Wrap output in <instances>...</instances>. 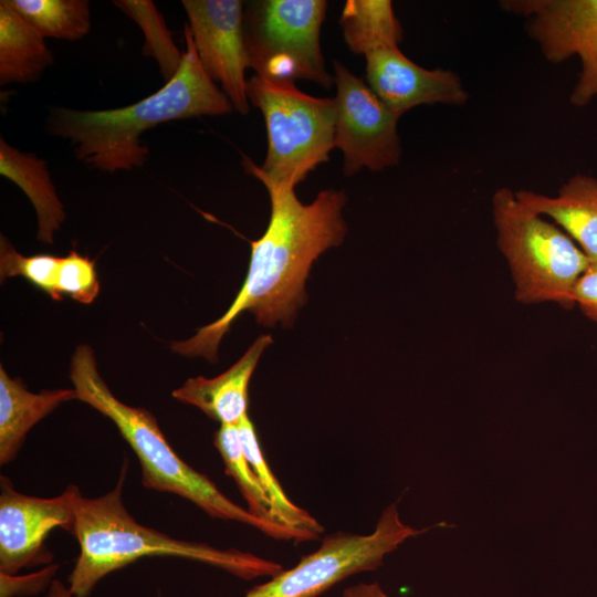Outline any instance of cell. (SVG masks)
I'll return each mask as SVG.
<instances>
[{"mask_svg": "<svg viewBox=\"0 0 597 597\" xmlns=\"http://www.w3.org/2000/svg\"><path fill=\"white\" fill-rule=\"evenodd\" d=\"M264 186L271 216L262 237L251 242L242 286L222 316L198 328L191 338L174 342V353L217 362L222 337L245 311L264 326L290 324L305 302V282L313 262L328 248L342 243L346 233L342 210L347 200L343 190H322L310 205H303L294 187Z\"/></svg>", "mask_w": 597, "mask_h": 597, "instance_id": "1", "label": "cell"}, {"mask_svg": "<svg viewBox=\"0 0 597 597\" xmlns=\"http://www.w3.org/2000/svg\"><path fill=\"white\" fill-rule=\"evenodd\" d=\"M184 36L180 69L161 88L119 108L55 107L46 117V134L69 140L85 166L114 174L146 165L150 151L140 139L145 132L168 122L229 114L233 106L202 67L187 24Z\"/></svg>", "mask_w": 597, "mask_h": 597, "instance_id": "2", "label": "cell"}, {"mask_svg": "<svg viewBox=\"0 0 597 597\" xmlns=\"http://www.w3.org/2000/svg\"><path fill=\"white\" fill-rule=\"evenodd\" d=\"M126 470L125 462L117 484L104 495L90 499L81 494L76 500L73 535L80 554L69 576L73 597H88L107 574L143 557L190 559L243 579L273 577L283 570L280 563L251 553L175 538L139 524L122 499Z\"/></svg>", "mask_w": 597, "mask_h": 597, "instance_id": "3", "label": "cell"}, {"mask_svg": "<svg viewBox=\"0 0 597 597\" xmlns=\"http://www.w3.org/2000/svg\"><path fill=\"white\" fill-rule=\"evenodd\" d=\"M70 378L76 399L109 418L130 446L139 460L145 488L176 494L214 519L255 527L276 540H313L307 533L255 516L224 495L207 475L188 465L169 446L149 410L128 406L113 395L97 370L88 345L76 347Z\"/></svg>", "mask_w": 597, "mask_h": 597, "instance_id": "4", "label": "cell"}, {"mask_svg": "<svg viewBox=\"0 0 597 597\" xmlns=\"http://www.w3.org/2000/svg\"><path fill=\"white\" fill-rule=\"evenodd\" d=\"M492 217L516 301L574 307L576 284L590 265L574 240L558 226L527 209L507 187L494 191Z\"/></svg>", "mask_w": 597, "mask_h": 597, "instance_id": "5", "label": "cell"}, {"mask_svg": "<svg viewBox=\"0 0 597 597\" xmlns=\"http://www.w3.org/2000/svg\"><path fill=\"white\" fill-rule=\"evenodd\" d=\"M249 102L265 122L268 151L261 166L242 157L247 174L263 185L294 187L323 163L335 148L334 98H320L301 92L294 82L253 75L247 83Z\"/></svg>", "mask_w": 597, "mask_h": 597, "instance_id": "6", "label": "cell"}, {"mask_svg": "<svg viewBox=\"0 0 597 597\" xmlns=\"http://www.w3.org/2000/svg\"><path fill=\"white\" fill-rule=\"evenodd\" d=\"M327 2L323 0H262L243 9L250 69L274 81L306 80L329 88L320 44Z\"/></svg>", "mask_w": 597, "mask_h": 597, "instance_id": "7", "label": "cell"}, {"mask_svg": "<svg viewBox=\"0 0 597 597\" xmlns=\"http://www.w3.org/2000/svg\"><path fill=\"white\" fill-rule=\"evenodd\" d=\"M425 531L402 523L397 504L392 503L370 534L338 532L325 536L318 549L271 580L254 586L244 597H316L348 576L376 569L388 553Z\"/></svg>", "mask_w": 597, "mask_h": 597, "instance_id": "8", "label": "cell"}, {"mask_svg": "<svg viewBox=\"0 0 597 597\" xmlns=\"http://www.w3.org/2000/svg\"><path fill=\"white\" fill-rule=\"evenodd\" d=\"M500 7L524 19L527 34L548 62L578 57L572 105L583 107L597 98V0H504Z\"/></svg>", "mask_w": 597, "mask_h": 597, "instance_id": "9", "label": "cell"}, {"mask_svg": "<svg viewBox=\"0 0 597 597\" xmlns=\"http://www.w3.org/2000/svg\"><path fill=\"white\" fill-rule=\"evenodd\" d=\"M336 96L334 145L343 153V172L363 168L380 171L401 157L399 114L391 111L364 81L334 61Z\"/></svg>", "mask_w": 597, "mask_h": 597, "instance_id": "10", "label": "cell"}, {"mask_svg": "<svg viewBox=\"0 0 597 597\" xmlns=\"http://www.w3.org/2000/svg\"><path fill=\"white\" fill-rule=\"evenodd\" d=\"M81 492L74 484L60 495L38 498L14 490L1 476L0 573L15 575L22 568L49 564L52 554L44 540L55 527L73 534L75 503Z\"/></svg>", "mask_w": 597, "mask_h": 597, "instance_id": "11", "label": "cell"}, {"mask_svg": "<svg viewBox=\"0 0 597 597\" xmlns=\"http://www.w3.org/2000/svg\"><path fill=\"white\" fill-rule=\"evenodd\" d=\"M199 61L233 108L248 114L245 70L250 67L240 0H182Z\"/></svg>", "mask_w": 597, "mask_h": 597, "instance_id": "12", "label": "cell"}, {"mask_svg": "<svg viewBox=\"0 0 597 597\" xmlns=\"http://www.w3.org/2000/svg\"><path fill=\"white\" fill-rule=\"evenodd\" d=\"M365 57L368 86L400 116L419 105L461 106L469 101L455 72L425 69L408 59L399 46L379 49Z\"/></svg>", "mask_w": 597, "mask_h": 597, "instance_id": "13", "label": "cell"}, {"mask_svg": "<svg viewBox=\"0 0 597 597\" xmlns=\"http://www.w3.org/2000/svg\"><path fill=\"white\" fill-rule=\"evenodd\" d=\"M272 341L270 335H261L228 370L213 378H189L172 391V397L199 408L220 425L238 426L248 416V388L252 374Z\"/></svg>", "mask_w": 597, "mask_h": 597, "instance_id": "14", "label": "cell"}, {"mask_svg": "<svg viewBox=\"0 0 597 597\" xmlns=\"http://www.w3.org/2000/svg\"><path fill=\"white\" fill-rule=\"evenodd\" d=\"M517 200L531 211L551 218L588 258L597 264V178L575 174L556 196L533 190L515 191Z\"/></svg>", "mask_w": 597, "mask_h": 597, "instance_id": "15", "label": "cell"}, {"mask_svg": "<svg viewBox=\"0 0 597 597\" xmlns=\"http://www.w3.org/2000/svg\"><path fill=\"white\" fill-rule=\"evenodd\" d=\"M76 399L72 389L31 392L20 378L0 367V463L12 461L31 428L65 401Z\"/></svg>", "mask_w": 597, "mask_h": 597, "instance_id": "16", "label": "cell"}, {"mask_svg": "<svg viewBox=\"0 0 597 597\" xmlns=\"http://www.w3.org/2000/svg\"><path fill=\"white\" fill-rule=\"evenodd\" d=\"M0 175L27 195L38 216V240L52 244L66 213L51 179L48 163L33 153L19 150L1 137Z\"/></svg>", "mask_w": 597, "mask_h": 597, "instance_id": "17", "label": "cell"}, {"mask_svg": "<svg viewBox=\"0 0 597 597\" xmlns=\"http://www.w3.org/2000/svg\"><path fill=\"white\" fill-rule=\"evenodd\" d=\"M53 62L44 38L0 2V84L34 83Z\"/></svg>", "mask_w": 597, "mask_h": 597, "instance_id": "18", "label": "cell"}, {"mask_svg": "<svg viewBox=\"0 0 597 597\" xmlns=\"http://www.w3.org/2000/svg\"><path fill=\"white\" fill-rule=\"evenodd\" d=\"M339 24L349 50L356 54L399 46L402 27L389 0H347Z\"/></svg>", "mask_w": 597, "mask_h": 597, "instance_id": "19", "label": "cell"}, {"mask_svg": "<svg viewBox=\"0 0 597 597\" xmlns=\"http://www.w3.org/2000/svg\"><path fill=\"white\" fill-rule=\"evenodd\" d=\"M41 36L78 41L91 30L87 0H1Z\"/></svg>", "mask_w": 597, "mask_h": 597, "instance_id": "20", "label": "cell"}, {"mask_svg": "<svg viewBox=\"0 0 597 597\" xmlns=\"http://www.w3.org/2000/svg\"><path fill=\"white\" fill-rule=\"evenodd\" d=\"M237 427L244 454L270 500L272 520L317 538L324 531L323 526L307 511L287 498L268 465L250 417L245 416Z\"/></svg>", "mask_w": 597, "mask_h": 597, "instance_id": "21", "label": "cell"}, {"mask_svg": "<svg viewBox=\"0 0 597 597\" xmlns=\"http://www.w3.org/2000/svg\"><path fill=\"white\" fill-rule=\"evenodd\" d=\"M113 3L140 28L144 55L156 61L165 83L169 82L180 69L184 51L176 45L155 3L150 0H114Z\"/></svg>", "mask_w": 597, "mask_h": 597, "instance_id": "22", "label": "cell"}, {"mask_svg": "<svg viewBox=\"0 0 597 597\" xmlns=\"http://www.w3.org/2000/svg\"><path fill=\"white\" fill-rule=\"evenodd\" d=\"M213 442L221 454L226 473L235 481L248 510L260 519L273 521L270 500L244 454L238 427L220 425Z\"/></svg>", "mask_w": 597, "mask_h": 597, "instance_id": "23", "label": "cell"}, {"mask_svg": "<svg viewBox=\"0 0 597 597\" xmlns=\"http://www.w3.org/2000/svg\"><path fill=\"white\" fill-rule=\"evenodd\" d=\"M61 259L50 254L22 255L4 235L0 238L1 280L22 276L53 300L62 298L57 290Z\"/></svg>", "mask_w": 597, "mask_h": 597, "instance_id": "24", "label": "cell"}, {"mask_svg": "<svg viewBox=\"0 0 597 597\" xmlns=\"http://www.w3.org/2000/svg\"><path fill=\"white\" fill-rule=\"evenodd\" d=\"M57 290L61 297L65 294L80 303H92L100 291L95 262L75 250L62 256Z\"/></svg>", "mask_w": 597, "mask_h": 597, "instance_id": "25", "label": "cell"}, {"mask_svg": "<svg viewBox=\"0 0 597 597\" xmlns=\"http://www.w3.org/2000/svg\"><path fill=\"white\" fill-rule=\"evenodd\" d=\"M59 565L45 566L30 575H9L0 573V597L30 596L49 588L54 580Z\"/></svg>", "mask_w": 597, "mask_h": 597, "instance_id": "26", "label": "cell"}, {"mask_svg": "<svg viewBox=\"0 0 597 597\" xmlns=\"http://www.w3.org/2000/svg\"><path fill=\"white\" fill-rule=\"evenodd\" d=\"M575 305L597 323V264H590L578 280L574 291Z\"/></svg>", "mask_w": 597, "mask_h": 597, "instance_id": "27", "label": "cell"}, {"mask_svg": "<svg viewBox=\"0 0 597 597\" xmlns=\"http://www.w3.org/2000/svg\"><path fill=\"white\" fill-rule=\"evenodd\" d=\"M342 597H389L381 589L379 584L371 583L365 584L360 583L355 586L347 587Z\"/></svg>", "mask_w": 597, "mask_h": 597, "instance_id": "28", "label": "cell"}, {"mask_svg": "<svg viewBox=\"0 0 597 597\" xmlns=\"http://www.w3.org/2000/svg\"><path fill=\"white\" fill-rule=\"evenodd\" d=\"M45 597H73V595L69 585L63 584L60 579H54L48 588Z\"/></svg>", "mask_w": 597, "mask_h": 597, "instance_id": "29", "label": "cell"}]
</instances>
